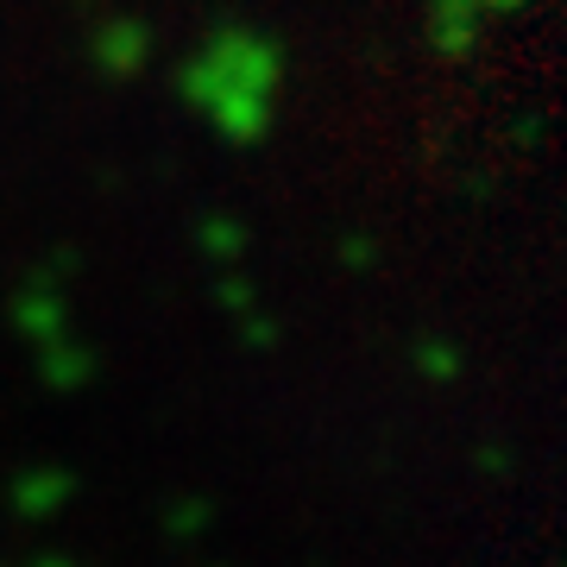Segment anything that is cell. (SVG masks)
Wrapping results in <instances>:
<instances>
[{
	"instance_id": "obj_5",
	"label": "cell",
	"mask_w": 567,
	"mask_h": 567,
	"mask_svg": "<svg viewBox=\"0 0 567 567\" xmlns=\"http://www.w3.org/2000/svg\"><path fill=\"white\" fill-rule=\"evenodd\" d=\"M70 498H76V473H70V466H32V473H20L13 492H7L13 517H25V524H51Z\"/></svg>"
},
{
	"instance_id": "obj_10",
	"label": "cell",
	"mask_w": 567,
	"mask_h": 567,
	"mask_svg": "<svg viewBox=\"0 0 567 567\" xmlns=\"http://www.w3.org/2000/svg\"><path fill=\"white\" fill-rule=\"evenodd\" d=\"M208 517H215V505H208V498H183V505L164 511V529H171V536H203Z\"/></svg>"
},
{
	"instance_id": "obj_9",
	"label": "cell",
	"mask_w": 567,
	"mask_h": 567,
	"mask_svg": "<svg viewBox=\"0 0 567 567\" xmlns=\"http://www.w3.org/2000/svg\"><path fill=\"white\" fill-rule=\"evenodd\" d=\"M215 297H221V309H234V316L259 309V297H252V278H246L240 265H227L221 278H215Z\"/></svg>"
},
{
	"instance_id": "obj_7",
	"label": "cell",
	"mask_w": 567,
	"mask_h": 567,
	"mask_svg": "<svg viewBox=\"0 0 567 567\" xmlns=\"http://www.w3.org/2000/svg\"><path fill=\"white\" fill-rule=\"evenodd\" d=\"M196 240H203L208 259H221V265H240V259H246V227L234 221V215H208Z\"/></svg>"
},
{
	"instance_id": "obj_4",
	"label": "cell",
	"mask_w": 567,
	"mask_h": 567,
	"mask_svg": "<svg viewBox=\"0 0 567 567\" xmlns=\"http://www.w3.org/2000/svg\"><path fill=\"white\" fill-rule=\"evenodd\" d=\"M89 58H95V70L107 82L140 76L145 63H152V25L133 20V13H114V20H102L89 32Z\"/></svg>"
},
{
	"instance_id": "obj_3",
	"label": "cell",
	"mask_w": 567,
	"mask_h": 567,
	"mask_svg": "<svg viewBox=\"0 0 567 567\" xmlns=\"http://www.w3.org/2000/svg\"><path fill=\"white\" fill-rule=\"evenodd\" d=\"M524 7L529 0H429V44L442 58H466L480 44V32H486V20L524 13Z\"/></svg>"
},
{
	"instance_id": "obj_1",
	"label": "cell",
	"mask_w": 567,
	"mask_h": 567,
	"mask_svg": "<svg viewBox=\"0 0 567 567\" xmlns=\"http://www.w3.org/2000/svg\"><path fill=\"white\" fill-rule=\"evenodd\" d=\"M278 89H284V51L259 25H215L177 70V95L227 145H259L271 133Z\"/></svg>"
},
{
	"instance_id": "obj_12",
	"label": "cell",
	"mask_w": 567,
	"mask_h": 567,
	"mask_svg": "<svg viewBox=\"0 0 567 567\" xmlns=\"http://www.w3.org/2000/svg\"><path fill=\"white\" fill-rule=\"evenodd\" d=\"M341 259L353 265V271H360V265H372V259H379V246H372V240H347V246H341Z\"/></svg>"
},
{
	"instance_id": "obj_11",
	"label": "cell",
	"mask_w": 567,
	"mask_h": 567,
	"mask_svg": "<svg viewBox=\"0 0 567 567\" xmlns=\"http://www.w3.org/2000/svg\"><path fill=\"white\" fill-rule=\"evenodd\" d=\"M240 334H246V347H271V341H278V322H271V316H259V309H246Z\"/></svg>"
},
{
	"instance_id": "obj_6",
	"label": "cell",
	"mask_w": 567,
	"mask_h": 567,
	"mask_svg": "<svg viewBox=\"0 0 567 567\" xmlns=\"http://www.w3.org/2000/svg\"><path fill=\"white\" fill-rule=\"evenodd\" d=\"M95 347L89 341H76V334H63V341H51V347H39V379L51 391H82L89 379H95Z\"/></svg>"
},
{
	"instance_id": "obj_13",
	"label": "cell",
	"mask_w": 567,
	"mask_h": 567,
	"mask_svg": "<svg viewBox=\"0 0 567 567\" xmlns=\"http://www.w3.org/2000/svg\"><path fill=\"white\" fill-rule=\"evenodd\" d=\"M32 567H76V561H70V555H39Z\"/></svg>"
},
{
	"instance_id": "obj_8",
	"label": "cell",
	"mask_w": 567,
	"mask_h": 567,
	"mask_svg": "<svg viewBox=\"0 0 567 567\" xmlns=\"http://www.w3.org/2000/svg\"><path fill=\"white\" fill-rule=\"evenodd\" d=\"M461 347L454 341H442V334H435V341H416V372H423L429 385H447V379H461Z\"/></svg>"
},
{
	"instance_id": "obj_2",
	"label": "cell",
	"mask_w": 567,
	"mask_h": 567,
	"mask_svg": "<svg viewBox=\"0 0 567 567\" xmlns=\"http://www.w3.org/2000/svg\"><path fill=\"white\" fill-rule=\"evenodd\" d=\"M13 328H20L32 347H51V341H63V334H76L70 328V290H63V278H58V265H44V271H32V278L13 290Z\"/></svg>"
}]
</instances>
